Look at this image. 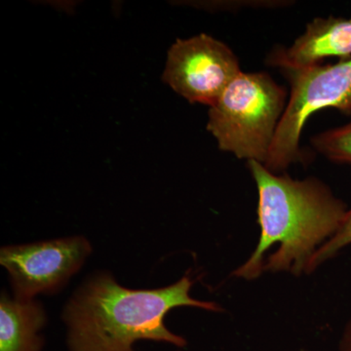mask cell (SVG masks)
I'll use <instances>...</instances> for the list:
<instances>
[{"label":"cell","instance_id":"cell-1","mask_svg":"<svg viewBox=\"0 0 351 351\" xmlns=\"http://www.w3.org/2000/svg\"><path fill=\"white\" fill-rule=\"evenodd\" d=\"M257 184L260 237L255 251L233 276L246 280L263 272H306L314 254L331 239L348 208L315 178L293 180L257 161H247Z\"/></svg>","mask_w":351,"mask_h":351},{"label":"cell","instance_id":"cell-2","mask_svg":"<svg viewBox=\"0 0 351 351\" xmlns=\"http://www.w3.org/2000/svg\"><path fill=\"white\" fill-rule=\"evenodd\" d=\"M191 286L184 276L168 287L131 290L108 274H99L80 288L64 309L69 351H134V343L142 339L184 348L186 339L164 324L166 314L178 306L221 311L213 302L191 298Z\"/></svg>","mask_w":351,"mask_h":351},{"label":"cell","instance_id":"cell-3","mask_svg":"<svg viewBox=\"0 0 351 351\" xmlns=\"http://www.w3.org/2000/svg\"><path fill=\"white\" fill-rule=\"evenodd\" d=\"M285 103V89L267 73H241L210 107L208 131L221 151L265 165Z\"/></svg>","mask_w":351,"mask_h":351},{"label":"cell","instance_id":"cell-4","mask_svg":"<svg viewBox=\"0 0 351 351\" xmlns=\"http://www.w3.org/2000/svg\"><path fill=\"white\" fill-rule=\"evenodd\" d=\"M283 71L290 82V99L263 165L274 173L302 160L300 138L314 112L334 108L345 114L351 113V59Z\"/></svg>","mask_w":351,"mask_h":351},{"label":"cell","instance_id":"cell-5","mask_svg":"<svg viewBox=\"0 0 351 351\" xmlns=\"http://www.w3.org/2000/svg\"><path fill=\"white\" fill-rule=\"evenodd\" d=\"M241 73L228 46L201 34L171 46L162 80L189 103L212 107Z\"/></svg>","mask_w":351,"mask_h":351},{"label":"cell","instance_id":"cell-6","mask_svg":"<svg viewBox=\"0 0 351 351\" xmlns=\"http://www.w3.org/2000/svg\"><path fill=\"white\" fill-rule=\"evenodd\" d=\"M91 253L84 237L49 240L38 243L4 247L0 263L12 281L15 297L32 300L63 286L82 267Z\"/></svg>","mask_w":351,"mask_h":351},{"label":"cell","instance_id":"cell-7","mask_svg":"<svg viewBox=\"0 0 351 351\" xmlns=\"http://www.w3.org/2000/svg\"><path fill=\"white\" fill-rule=\"evenodd\" d=\"M351 59V22L345 18H317L291 47L277 49L267 59L283 71L318 66L327 58Z\"/></svg>","mask_w":351,"mask_h":351},{"label":"cell","instance_id":"cell-8","mask_svg":"<svg viewBox=\"0 0 351 351\" xmlns=\"http://www.w3.org/2000/svg\"><path fill=\"white\" fill-rule=\"evenodd\" d=\"M45 321V313L38 302L2 295L0 351H43L44 341L39 332Z\"/></svg>","mask_w":351,"mask_h":351},{"label":"cell","instance_id":"cell-9","mask_svg":"<svg viewBox=\"0 0 351 351\" xmlns=\"http://www.w3.org/2000/svg\"><path fill=\"white\" fill-rule=\"evenodd\" d=\"M350 117V121L346 125L313 138V147L332 162L351 164V113Z\"/></svg>","mask_w":351,"mask_h":351},{"label":"cell","instance_id":"cell-10","mask_svg":"<svg viewBox=\"0 0 351 351\" xmlns=\"http://www.w3.org/2000/svg\"><path fill=\"white\" fill-rule=\"evenodd\" d=\"M350 245H351V209L346 212L345 219L341 221L338 230L335 232L331 239L328 240L326 243L323 244L314 254L313 258L309 262L306 274L314 271L321 265L331 260Z\"/></svg>","mask_w":351,"mask_h":351},{"label":"cell","instance_id":"cell-11","mask_svg":"<svg viewBox=\"0 0 351 351\" xmlns=\"http://www.w3.org/2000/svg\"><path fill=\"white\" fill-rule=\"evenodd\" d=\"M339 351H351V319L348 321L339 339Z\"/></svg>","mask_w":351,"mask_h":351},{"label":"cell","instance_id":"cell-12","mask_svg":"<svg viewBox=\"0 0 351 351\" xmlns=\"http://www.w3.org/2000/svg\"><path fill=\"white\" fill-rule=\"evenodd\" d=\"M350 22H351V18H350Z\"/></svg>","mask_w":351,"mask_h":351}]
</instances>
